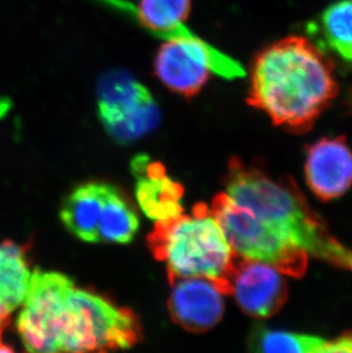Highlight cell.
<instances>
[{
  "mask_svg": "<svg viewBox=\"0 0 352 353\" xmlns=\"http://www.w3.org/2000/svg\"><path fill=\"white\" fill-rule=\"evenodd\" d=\"M17 327L30 352L128 349L141 340L137 316L60 272L31 274Z\"/></svg>",
  "mask_w": 352,
  "mask_h": 353,
  "instance_id": "6da1fadb",
  "label": "cell"
},
{
  "mask_svg": "<svg viewBox=\"0 0 352 353\" xmlns=\"http://www.w3.org/2000/svg\"><path fill=\"white\" fill-rule=\"evenodd\" d=\"M148 243L153 256L166 264L170 283L204 276L217 283L224 295H231L238 254L205 203L193 207L190 215L157 221Z\"/></svg>",
  "mask_w": 352,
  "mask_h": 353,
  "instance_id": "277c9868",
  "label": "cell"
},
{
  "mask_svg": "<svg viewBox=\"0 0 352 353\" xmlns=\"http://www.w3.org/2000/svg\"><path fill=\"white\" fill-rule=\"evenodd\" d=\"M155 70L167 88L186 97L199 92L211 74L229 80L246 76L240 62L200 37L165 40L157 53Z\"/></svg>",
  "mask_w": 352,
  "mask_h": 353,
  "instance_id": "8992f818",
  "label": "cell"
},
{
  "mask_svg": "<svg viewBox=\"0 0 352 353\" xmlns=\"http://www.w3.org/2000/svg\"><path fill=\"white\" fill-rule=\"evenodd\" d=\"M104 3L130 14L149 34L164 40L195 39L199 36L188 29L191 0H104Z\"/></svg>",
  "mask_w": 352,
  "mask_h": 353,
  "instance_id": "7c38bea8",
  "label": "cell"
},
{
  "mask_svg": "<svg viewBox=\"0 0 352 353\" xmlns=\"http://www.w3.org/2000/svg\"><path fill=\"white\" fill-rule=\"evenodd\" d=\"M130 168L137 180V201L146 216L163 221L182 214L184 189L167 175L162 163L141 154L132 160Z\"/></svg>",
  "mask_w": 352,
  "mask_h": 353,
  "instance_id": "8fae6325",
  "label": "cell"
},
{
  "mask_svg": "<svg viewBox=\"0 0 352 353\" xmlns=\"http://www.w3.org/2000/svg\"><path fill=\"white\" fill-rule=\"evenodd\" d=\"M97 110L106 132L120 143L140 139L160 121L153 94L126 71H110L100 80Z\"/></svg>",
  "mask_w": 352,
  "mask_h": 353,
  "instance_id": "52a82bcc",
  "label": "cell"
},
{
  "mask_svg": "<svg viewBox=\"0 0 352 353\" xmlns=\"http://www.w3.org/2000/svg\"><path fill=\"white\" fill-rule=\"evenodd\" d=\"M140 221L133 206L118 189L106 184L99 243H127L133 240Z\"/></svg>",
  "mask_w": 352,
  "mask_h": 353,
  "instance_id": "e0dca14e",
  "label": "cell"
},
{
  "mask_svg": "<svg viewBox=\"0 0 352 353\" xmlns=\"http://www.w3.org/2000/svg\"><path fill=\"white\" fill-rule=\"evenodd\" d=\"M211 212L217 221L230 246L240 256L261 261L282 274L302 278L308 270L309 255L306 250L236 203L228 194L213 199Z\"/></svg>",
  "mask_w": 352,
  "mask_h": 353,
  "instance_id": "5b68a950",
  "label": "cell"
},
{
  "mask_svg": "<svg viewBox=\"0 0 352 353\" xmlns=\"http://www.w3.org/2000/svg\"><path fill=\"white\" fill-rule=\"evenodd\" d=\"M231 295L247 316L269 318L278 314L289 300V285L273 265L238 255Z\"/></svg>",
  "mask_w": 352,
  "mask_h": 353,
  "instance_id": "ba28073f",
  "label": "cell"
},
{
  "mask_svg": "<svg viewBox=\"0 0 352 353\" xmlns=\"http://www.w3.org/2000/svg\"><path fill=\"white\" fill-rule=\"evenodd\" d=\"M339 92L332 61L315 43L291 36L261 50L253 63L248 103L291 133L313 128Z\"/></svg>",
  "mask_w": 352,
  "mask_h": 353,
  "instance_id": "7a4b0ae2",
  "label": "cell"
},
{
  "mask_svg": "<svg viewBox=\"0 0 352 353\" xmlns=\"http://www.w3.org/2000/svg\"><path fill=\"white\" fill-rule=\"evenodd\" d=\"M226 189L236 203L252 210L308 255L352 272V250L333 236L292 177L275 179L263 167L233 157Z\"/></svg>",
  "mask_w": 352,
  "mask_h": 353,
  "instance_id": "3957f363",
  "label": "cell"
},
{
  "mask_svg": "<svg viewBox=\"0 0 352 353\" xmlns=\"http://www.w3.org/2000/svg\"><path fill=\"white\" fill-rule=\"evenodd\" d=\"M248 347L254 352L352 353V330L327 340L309 334L256 326L249 334Z\"/></svg>",
  "mask_w": 352,
  "mask_h": 353,
  "instance_id": "5bb4252c",
  "label": "cell"
},
{
  "mask_svg": "<svg viewBox=\"0 0 352 353\" xmlns=\"http://www.w3.org/2000/svg\"><path fill=\"white\" fill-rule=\"evenodd\" d=\"M106 183L81 184L68 196L61 210V220L71 234L86 243H99Z\"/></svg>",
  "mask_w": 352,
  "mask_h": 353,
  "instance_id": "9a60e30c",
  "label": "cell"
},
{
  "mask_svg": "<svg viewBox=\"0 0 352 353\" xmlns=\"http://www.w3.org/2000/svg\"><path fill=\"white\" fill-rule=\"evenodd\" d=\"M304 174L310 190L331 201L352 187V151L346 137H322L306 148Z\"/></svg>",
  "mask_w": 352,
  "mask_h": 353,
  "instance_id": "9c48e42d",
  "label": "cell"
},
{
  "mask_svg": "<svg viewBox=\"0 0 352 353\" xmlns=\"http://www.w3.org/2000/svg\"><path fill=\"white\" fill-rule=\"evenodd\" d=\"M30 276L27 248L13 241L0 243V352L12 351L1 337L10 316L23 303Z\"/></svg>",
  "mask_w": 352,
  "mask_h": 353,
  "instance_id": "4fadbf2b",
  "label": "cell"
},
{
  "mask_svg": "<svg viewBox=\"0 0 352 353\" xmlns=\"http://www.w3.org/2000/svg\"><path fill=\"white\" fill-rule=\"evenodd\" d=\"M168 309L174 323L190 332L202 333L222 319L224 300L221 288L213 280L191 276L172 281Z\"/></svg>",
  "mask_w": 352,
  "mask_h": 353,
  "instance_id": "30bf717a",
  "label": "cell"
},
{
  "mask_svg": "<svg viewBox=\"0 0 352 353\" xmlns=\"http://www.w3.org/2000/svg\"><path fill=\"white\" fill-rule=\"evenodd\" d=\"M308 32L322 52L329 50L352 64V0H336L308 24Z\"/></svg>",
  "mask_w": 352,
  "mask_h": 353,
  "instance_id": "2e32d148",
  "label": "cell"
}]
</instances>
